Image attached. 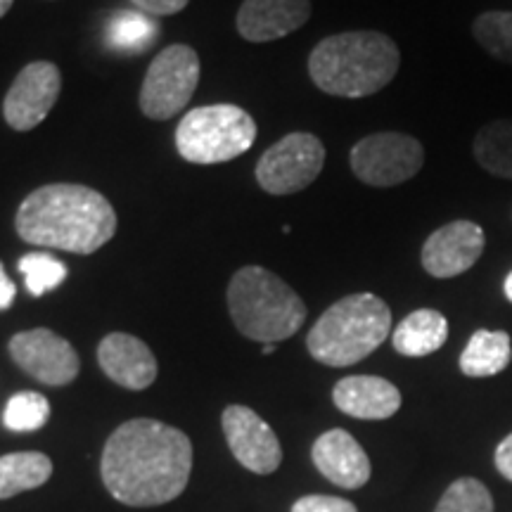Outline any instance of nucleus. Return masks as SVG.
Returning a JSON list of instances; mask_svg holds the SVG:
<instances>
[{"instance_id":"19","label":"nucleus","mask_w":512,"mask_h":512,"mask_svg":"<svg viewBox=\"0 0 512 512\" xmlns=\"http://www.w3.org/2000/svg\"><path fill=\"white\" fill-rule=\"evenodd\" d=\"M512 361V339L503 330H477L460 354V370L467 377H494Z\"/></svg>"},{"instance_id":"31","label":"nucleus","mask_w":512,"mask_h":512,"mask_svg":"<svg viewBox=\"0 0 512 512\" xmlns=\"http://www.w3.org/2000/svg\"><path fill=\"white\" fill-rule=\"evenodd\" d=\"M503 290H505V297H508V302L512 304V271L508 273V278H505V285H503Z\"/></svg>"},{"instance_id":"3","label":"nucleus","mask_w":512,"mask_h":512,"mask_svg":"<svg viewBox=\"0 0 512 512\" xmlns=\"http://www.w3.org/2000/svg\"><path fill=\"white\" fill-rule=\"evenodd\" d=\"M399 46L382 31H344L323 38L309 55V76L335 98H368L399 72Z\"/></svg>"},{"instance_id":"30","label":"nucleus","mask_w":512,"mask_h":512,"mask_svg":"<svg viewBox=\"0 0 512 512\" xmlns=\"http://www.w3.org/2000/svg\"><path fill=\"white\" fill-rule=\"evenodd\" d=\"M15 297H17V287L8 278L3 264H0V311H8L10 306L15 304Z\"/></svg>"},{"instance_id":"14","label":"nucleus","mask_w":512,"mask_h":512,"mask_svg":"<svg viewBox=\"0 0 512 512\" xmlns=\"http://www.w3.org/2000/svg\"><path fill=\"white\" fill-rule=\"evenodd\" d=\"M98 363L102 373L131 392H143L157 380V358L143 339L112 332L100 342Z\"/></svg>"},{"instance_id":"9","label":"nucleus","mask_w":512,"mask_h":512,"mask_svg":"<svg viewBox=\"0 0 512 512\" xmlns=\"http://www.w3.org/2000/svg\"><path fill=\"white\" fill-rule=\"evenodd\" d=\"M323 166L325 145L313 133H290L261 155L256 181L268 195H294L309 188Z\"/></svg>"},{"instance_id":"10","label":"nucleus","mask_w":512,"mask_h":512,"mask_svg":"<svg viewBox=\"0 0 512 512\" xmlns=\"http://www.w3.org/2000/svg\"><path fill=\"white\" fill-rule=\"evenodd\" d=\"M10 356L34 380L64 387L74 382L81 370V358L67 339L48 328L17 332L10 339Z\"/></svg>"},{"instance_id":"33","label":"nucleus","mask_w":512,"mask_h":512,"mask_svg":"<svg viewBox=\"0 0 512 512\" xmlns=\"http://www.w3.org/2000/svg\"><path fill=\"white\" fill-rule=\"evenodd\" d=\"M275 351V344H264V354L268 356V354H273Z\"/></svg>"},{"instance_id":"16","label":"nucleus","mask_w":512,"mask_h":512,"mask_svg":"<svg viewBox=\"0 0 512 512\" xmlns=\"http://www.w3.org/2000/svg\"><path fill=\"white\" fill-rule=\"evenodd\" d=\"M309 17V0H245L238 12V31L245 41L268 43L302 29Z\"/></svg>"},{"instance_id":"25","label":"nucleus","mask_w":512,"mask_h":512,"mask_svg":"<svg viewBox=\"0 0 512 512\" xmlns=\"http://www.w3.org/2000/svg\"><path fill=\"white\" fill-rule=\"evenodd\" d=\"M19 271L24 275V283H27V290L34 294V297H43V294L55 290L57 285L64 283L67 278V266L62 264L55 256L36 252L27 254L19 259Z\"/></svg>"},{"instance_id":"20","label":"nucleus","mask_w":512,"mask_h":512,"mask_svg":"<svg viewBox=\"0 0 512 512\" xmlns=\"http://www.w3.org/2000/svg\"><path fill=\"white\" fill-rule=\"evenodd\" d=\"M53 475V460L46 453L19 451L0 458V498L43 486Z\"/></svg>"},{"instance_id":"13","label":"nucleus","mask_w":512,"mask_h":512,"mask_svg":"<svg viewBox=\"0 0 512 512\" xmlns=\"http://www.w3.org/2000/svg\"><path fill=\"white\" fill-rule=\"evenodd\" d=\"M484 247L486 235L482 226H477L475 221L458 219L434 230L422 245L420 261L432 278H456L482 259Z\"/></svg>"},{"instance_id":"23","label":"nucleus","mask_w":512,"mask_h":512,"mask_svg":"<svg viewBox=\"0 0 512 512\" xmlns=\"http://www.w3.org/2000/svg\"><path fill=\"white\" fill-rule=\"evenodd\" d=\"M472 36L491 57L512 67V12H484L472 24Z\"/></svg>"},{"instance_id":"2","label":"nucleus","mask_w":512,"mask_h":512,"mask_svg":"<svg viewBox=\"0 0 512 512\" xmlns=\"http://www.w3.org/2000/svg\"><path fill=\"white\" fill-rule=\"evenodd\" d=\"M15 228L29 245L93 254L117 233V211L88 185L50 183L24 197Z\"/></svg>"},{"instance_id":"5","label":"nucleus","mask_w":512,"mask_h":512,"mask_svg":"<svg viewBox=\"0 0 512 512\" xmlns=\"http://www.w3.org/2000/svg\"><path fill=\"white\" fill-rule=\"evenodd\" d=\"M389 332L392 311L377 294H349L316 320L306 347L323 366L347 368L373 354Z\"/></svg>"},{"instance_id":"26","label":"nucleus","mask_w":512,"mask_h":512,"mask_svg":"<svg viewBox=\"0 0 512 512\" xmlns=\"http://www.w3.org/2000/svg\"><path fill=\"white\" fill-rule=\"evenodd\" d=\"M434 512H494V498L479 479L463 477L448 486Z\"/></svg>"},{"instance_id":"15","label":"nucleus","mask_w":512,"mask_h":512,"mask_svg":"<svg viewBox=\"0 0 512 512\" xmlns=\"http://www.w3.org/2000/svg\"><path fill=\"white\" fill-rule=\"evenodd\" d=\"M313 465L339 489H361L370 479V460L363 446L347 430L320 434L311 451Z\"/></svg>"},{"instance_id":"32","label":"nucleus","mask_w":512,"mask_h":512,"mask_svg":"<svg viewBox=\"0 0 512 512\" xmlns=\"http://www.w3.org/2000/svg\"><path fill=\"white\" fill-rule=\"evenodd\" d=\"M12 3H15V0H0V17L8 15V10L12 8Z\"/></svg>"},{"instance_id":"11","label":"nucleus","mask_w":512,"mask_h":512,"mask_svg":"<svg viewBox=\"0 0 512 512\" xmlns=\"http://www.w3.org/2000/svg\"><path fill=\"white\" fill-rule=\"evenodd\" d=\"M62 91V74L53 62H31L12 81L3 117L15 131H31L48 117Z\"/></svg>"},{"instance_id":"17","label":"nucleus","mask_w":512,"mask_h":512,"mask_svg":"<svg viewBox=\"0 0 512 512\" xmlns=\"http://www.w3.org/2000/svg\"><path fill=\"white\" fill-rule=\"evenodd\" d=\"M332 401L349 418L387 420L401 408V392L384 377L351 375L335 384Z\"/></svg>"},{"instance_id":"6","label":"nucleus","mask_w":512,"mask_h":512,"mask_svg":"<svg viewBox=\"0 0 512 512\" xmlns=\"http://www.w3.org/2000/svg\"><path fill=\"white\" fill-rule=\"evenodd\" d=\"M256 140L252 114L238 105H204L176 128L178 155L190 164H223L245 155Z\"/></svg>"},{"instance_id":"24","label":"nucleus","mask_w":512,"mask_h":512,"mask_svg":"<svg viewBox=\"0 0 512 512\" xmlns=\"http://www.w3.org/2000/svg\"><path fill=\"white\" fill-rule=\"evenodd\" d=\"M50 420V403L38 392H19L5 406L3 425L12 432H36Z\"/></svg>"},{"instance_id":"22","label":"nucleus","mask_w":512,"mask_h":512,"mask_svg":"<svg viewBox=\"0 0 512 512\" xmlns=\"http://www.w3.org/2000/svg\"><path fill=\"white\" fill-rule=\"evenodd\" d=\"M157 22L150 15L140 10H121L114 12L107 22L105 38L112 50L117 53H131L138 55L157 38Z\"/></svg>"},{"instance_id":"21","label":"nucleus","mask_w":512,"mask_h":512,"mask_svg":"<svg viewBox=\"0 0 512 512\" xmlns=\"http://www.w3.org/2000/svg\"><path fill=\"white\" fill-rule=\"evenodd\" d=\"M472 155L486 174L512 181V119H496L479 128Z\"/></svg>"},{"instance_id":"1","label":"nucleus","mask_w":512,"mask_h":512,"mask_svg":"<svg viewBox=\"0 0 512 512\" xmlns=\"http://www.w3.org/2000/svg\"><path fill=\"white\" fill-rule=\"evenodd\" d=\"M100 472L119 503L131 508L164 505L188 486L192 444L188 434L159 420H128L107 439Z\"/></svg>"},{"instance_id":"28","label":"nucleus","mask_w":512,"mask_h":512,"mask_svg":"<svg viewBox=\"0 0 512 512\" xmlns=\"http://www.w3.org/2000/svg\"><path fill=\"white\" fill-rule=\"evenodd\" d=\"M133 5L145 15H157V17H166V15H176L183 8H188L190 0H131Z\"/></svg>"},{"instance_id":"27","label":"nucleus","mask_w":512,"mask_h":512,"mask_svg":"<svg viewBox=\"0 0 512 512\" xmlns=\"http://www.w3.org/2000/svg\"><path fill=\"white\" fill-rule=\"evenodd\" d=\"M292 512H358L351 501L337 496H304L292 505Z\"/></svg>"},{"instance_id":"12","label":"nucleus","mask_w":512,"mask_h":512,"mask_svg":"<svg viewBox=\"0 0 512 512\" xmlns=\"http://www.w3.org/2000/svg\"><path fill=\"white\" fill-rule=\"evenodd\" d=\"M223 432L235 460L256 475H271L283 463V446L271 425L247 406H228L223 411Z\"/></svg>"},{"instance_id":"18","label":"nucleus","mask_w":512,"mask_h":512,"mask_svg":"<svg viewBox=\"0 0 512 512\" xmlns=\"http://www.w3.org/2000/svg\"><path fill=\"white\" fill-rule=\"evenodd\" d=\"M448 339V320L434 309H418L408 313L392 332L396 354L422 358L439 351Z\"/></svg>"},{"instance_id":"29","label":"nucleus","mask_w":512,"mask_h":512,"mask_svg":"<svg viewBox=\"0 0 512 512\" xmlns=\"http://www.w3.org/2000/svg\"><path fill=\"white\" fill-rule=\"evenodd\" d=\"M494 460H496L498 472H501L505 479H510V482H512V434H508V437H505L501 444H498Z\"/></svg>"},{"instance_id":"8","label":"nucleus","mask_w":512,"mask_h":512,"mask_svg":"<svg viewBox=\"0 0 512 512\" xmlns=\"http://www.w3.org/2000/svg\"><path fill=\"white\" fill-rule=\"evenodd\" d=\"M425 164V147L406 133L382 131L351 147V171L373 188H394L411 181Z\"/></svg>"},{"instance_id":"4","label":"nucleus","mask_w":512,"mask_h":512,"mask_svg":"<svg viewBox=\"0 0 512 512\" xmlns=\"http://www.w3.org/2000/svg\"><path fill=\"white\" fill-rule=\"evenodd\" d=\"M228 311L235 328L261 344L285 342L306 320L302 297L264 266H245L230 278Z\"/></svg>"},{"instance_id":"7","label":"nucleus","mask_w":512,"mask_h":512,"mask_svg":"<svg viewBox=\"0 0 512 512\" xmlns=\"http://www.w3.org/2000/svg\"><path fill=\"white\" fill-rule=\"evenodd\" d=\"M197 83H200V57L195 50L183 43L164 48L145 74L140 88V110L155 121L176 117L195 95Z\"/></svg>"}]
</instances>
